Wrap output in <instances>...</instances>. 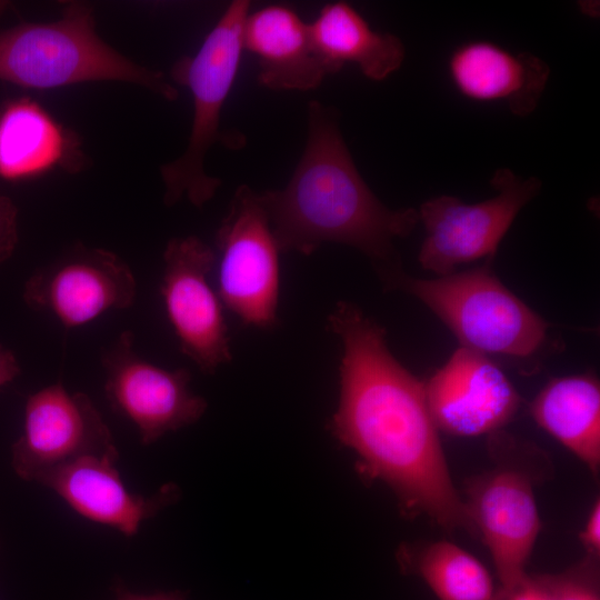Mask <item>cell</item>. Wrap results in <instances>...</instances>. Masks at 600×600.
Here are the masks:
<instances>
[{
  "label": "cell",
  "instance_id": "484cf974",
  "mask_svg": "<svg viewBox=\"0 0 600 600\" xmlns=\"http://www.w3.org/2000/svg\"><path fill=\"white\" fill-rule=\"evenodd\" d=\"M116 597L117 600H186V594L180 591L141 594L132 592L121 584L116 588Z\"/></svg>",
  "mask_w": 600,
  "mask_h": 600
},
{
  "label": "cell",
  "instance_id": "52a82bcc",
  "mask_svg": "<svg viewBox=\"0 0 600 600\" xmlns=\"http://www.w3.org/2000/svg\"><path fill=\"white\" fill-rule=\"evenodd\" d=\"M218 296L246 326L277 323L279 249L259 193L241 184L216 234Z\"/></svg>",
  "mask_w": 600,
  "mask_h": 600
},
{
  "label": "cell",
  "instance_id": "3957f363",
  "mask_svg": "<svg viewBox=\"0 0 600 600\" xmlns=\"http://www.w3.org/2000/svg\"><path fill=\"white\" fill-rule=\"evenodd\" d=\"M0 80L29 89L90 81L129 82L168 101L178 90L160 71L138 64L102 40L91 6L71 3L58 20L0 31Z\"/></svg>",
  "mask_w": 600,
  "mask_h": 600
},
{
  "label": "cell",
  "instance_id": "ac0fdd59",
  "mask_svg": "<svg viewBox=\"0 0 600 600\" xmlns=\"http://www.w3.org/2000/svg\"><path fill=\"white\" fill-rule=\"evenodd\" d=\"M309 26L313 44L332 74L346 63H356L364 77L382 81L404 60L402 41L390 32L373 30L347 2L326 4Z\"/></svg>",
  "mask_w": 600,
  "mask_h": 600
},
{
  "label": "cell",
  "instance_id": "7c38bea8",
  "mask_svg": "<svg viewBox=\"0 0 600 600\" xmlns=\"http://www.w3.org/2000/svg\"><path fill=\"white\" fill-rule=\"evenodd\" d=\"M532 482L524 467L501 462L474 479L467 491L466 507L489 548L500 590L527 574L524 567L540 530Z\"/></svg>",
  "mask_w": 600,
  "mask_h": 600
},
{
  "label": "cell",
  "instance_id": "ffe728a7",
  "mask_svg": "<svg viewBox=\"0 0 600 600\" xmlns=\"http://www.w3.org/2000/svg\"><path fill=\"white\" fill-rule=\"evenodd\" d=\"M414 567L439 600H494L484 566L460 547L433 542L418 552Z\"/></svg>",
  "mask_w": 600,
  "mask_h": 600
},
{
  "label": "cell",
  "instance_id": "44dd1931",
  "mask_svg": "<svg viewBox=\"0 0 600 600\" xmlns=\"http://www.w3.org/2000/svg\"><path fill=\"white\" fill-rule=\"evenodd\" d=\"M583 563L559 576H544L556 600H600L594 571Z\"/></svg>",
  "mask_w": 600,
  "mask_h": 600
},
{
  "label": "cell",
  "instance_id": "5bb4252c",
  "mask_svg": "<svg viewBox=\"0 0 600 600\" xmlns=\"http://www.w3.org/2000/svg\"><path fill=\"white\" fill-rule=\"evenodd\" d=\"M118 460V448L81 456L48 472L38 483L52 490L82 518L132 537L180 493L173 483L149 496L130 491L117 468Z\"/></svg>",
  "mask_w": 600,
  "mask_h": 600
},
{
  "label": "cell",
  "instance_id": "9a60e30c",
  "mask_svg": "<svg viewBox=\"0 0 600 600\" xmlns=\"http://www.w3.org/2000/svg\"><path fill=\"white\" fill-rule=\"evenodd\" d=\"M242 49L256 56L258 82L272 90H311L332 74L317 51L310 26L292 9L269 4L248 13Z\"/></svg>",
  "mask_w": 600,
  "mask_h": 600
},
{
  "label": "cell",
  "instance_id": "9c48e42d",
  "mask_svg": "<svg viewBox=\"0 0 600 600\" xmlns=\"http://www.w3.org/2000/svg\"><path fill=\"white\" fill-rule=\"evenodd\" d=\"M163 263L160 293L180 350L212 373L232 359L222 302L209 282L216 252L194 236L173 238Z\"/></svg>",
  "mask_w": 600,
  "mask_h": 600
},
{
  "label": "cell",
  "instance_id": "603a6c76",
  "mask_svg": "<svg viewBox=\"0 0 600 600\" xmlns=\"http://www.w3.org/2000/svg\"><path fill=\"white\" fill-rule=\"evenodd\" d=\"M494 600H556L544 576L526 574L508 590H499Z\"/></svg>",
  "mask_w": 600,
  "mask_h": 600
},
{
  "label": "cell",
  "instance_id": "8fae6325",
  "mask_svg": "<svg viewBox=\"0 0 600 600\" xmlns=\"http://www.w3.org/2000/svg\"><path fill=\"white\" fill-rule=\"evenodd\" d=\"M136 296V278L120 257L83 244L36 271L22 293L30 309L49 313L67 329L129 308Z\"/></svg>",
  "mask_w": 600,
  "mask_h": 600
},
{
  "label": "cell",
  "instance_id": "8992f818",
  "mask_svg": "<svg viewBox=\"0 0 600 600\" xmlns=\"http://www.w3.org/2000/svg\"><path fill=\"white\" fill-rule=\"evenodd\" d=\"M490 184L497 194L478 203L439 196L420 206L419 221L426 237L418 260L424 270L440 277L456 272L461 264L480 259L492 261L516 217L540 192L542 182L537 177L523 179L501 168L493 173Z\"/></svg>",
  "mask_w": 600,
  "mask_h": 600
},
{
  "label": "cell",
  "instance_id": "5b68a950",
  "mask_svg": "<svg viewBox=\"0 0 600 600\" xmlns=\"http://www.w3.org/2000/svg\"><path fill=\"white\" fill-rule=\"evenodd\" d=\"M250 1H232L192 57H181L170 70L171 79L192 94L193 117L184 152L160 167L163 201L173 206L186 196L202 207L216 193L220 179L204 170V159L221 139L222 107L239 70L242 54L241 31Z\"/></svg>",
  "mask_w": 600,
  "mask_h": 600
},
{
  "label": "cell",
  "instance_id": "4fadbf2b",
  "mask_svg": "<svg viewBox=\"0 0 600 600\" xmlns=\"http://www.w3.org/2000/svg\"><path fill=\"white\" fill-rule=\"evenodd\" d=\"M423 384L437 429L452 436L491 434L514 417L520 404L503 371L488 356L464 347Z\"/></svg>",
  "mask_w": 600,
  "mask_h": 600
},
{
  "label": "cell",
  "instance_id": "cb8c5ba5",
  "mask_svg": "<svg viewBox=\"0 0 600 600\" xmlns=\"http://www.w3.org/2000/svg\"><path fill=\"white\" fill-rule=\"evenodd\" d=\"M581 540L584 543L587 550L594 558L596 554H599L600 550V504L597 501L592 510L590 511L589 518L586 522L584 529L581 533Z\"/></svg>",
  "mask_w": 600,
  "mask_h": 600
},
{
  "label": "cell",
  "instance_id": "6da1fadb",
  "mask_svg": "<svg viewBox=\"0 0 600 600\" xmlns=\"http://www.w3.org/2000/svg\"><path fill=\"white\" fill-rule=\"evenodd\" d=\"M328 323L343 346L332 433L407 509L427 513L448 530L474 531L452 484L423 382L392 356L384 329L354 303L340 301Z\"/></svg>",
  "mask_w": 600,
  "mask_h": 600
},
{
  "label": "cell",
  "instance_id": "d4e9b609",
  "mask_svg": "<svg viewBox=\"0 0 600 600\" xmlns=\"http://www.w3.org/2000/svg\"><path fill=\"white\" fill-rule=\"evenodd\" d=\"M20 373V366L14 353L0 344V388L8 384Z\"/></svg>",
  "mask_w": 600,
  "mask_h": 600
},
{
  "label": "cell",
  "instance_id": "7a4b0ae2",
  "mask_svg": "<svg viewBox=\"0 0 600 600\" xmlns=\"http://www.w3.org/2000/svg\"><path fill=\"white\" fill-rule=\"evenodd\" d=\"M280 252L311 254L324 242L351 246L377 271L400 267L396 238L419 222L413 208L389 209L360 176L340 128L338 111L312 100L308 138L289 183L259 193Z\"/></svg>",
  "mask_w": 600,
  "mask_h": 600
},
{
  "label": "cell",
  "instance_id": "2e32d148",
  "mask_svg": "<svg viewBox=\"0 0 600 600\" xmlns=\"http://www.w3.org/2000/svg\"><path fill=\"white\" fill-rule=\"evenodd\" d=\"M448 71L456 89L477 101H502L510 112L532 113L544 91L550 67L530 52L513 54L489 41H470L457 48Z\"/></svg>",
  "mask_w": 600,
  "mask_h": 600
},
{
  "label": "cell",
  "instance_id": "ba28073f",
  "mask_svg": "<svg viewBox=\"0 0 600 600\" xmlns=\"http://www.w3.org/2000/svg\"><path fill=\"white\" fill-rule=\"evenodd\" d=\"M101 363L110 406L133 424L143 446L194 423L207 410V401L189 388V371L168 370L141 358L129 330L102 352Z\"/></svg>",
  "mask_w": 600,
  "mask_h": 600
},
{
  "label": "cell",
  "instance_id": "e0dca14e",
  "mask_svg": "<svg viewBox=\"0 0 600 600\" xmlns=\"http://www.w3.org/2000/svg\"><path fill=\"white\" fill-rule=\"evenodd\" d=\"M84 164L76 134L30 98L0 109V179L22 181L54 168L78 171Z\"/></svg>",
  "mask_w": 600,
  "mask_h": 600
},
{
  "label": "cell",
  "instance_id": "277c9868",
  "mask_svg": "<svg viewBox=\"0 0 600 600\" xmlns=\"http://www.w3.org/2000/svg\"><path fill=\"white\" fill-rule=\"evenodd\" d=\"M491 262L433 279L411 277L401 266L377 272L387 289L426 304L460 347L486 356L530 358L544 347L550 323L500 281Z\"/></svg>",
  "mask_w": 600,
  "mask_h": 600
},
{
  "label": "cell",
  "instance_id": "7402d4cb",
  "mask_svg": "<svg viewBox=\"0 0 600 600\" xmlns=\"http://www.w3.org/2000/svg\"><path fill=\"white\" fill-rule=\"evenodd\" d=\"M18 238V209L9 197L0 194V264L12 256Z\"/></svg>",
  "mask_w": 600,
  "mask_h": 600
},
{
  "label": "cell",
  "instance_id": "d6986e66",
  "mask_svg": "<svg viewBox=\"0 0 600 600\" xmlns=\"http://www.w3.org/2000/svg\"><path fill=\"white\" fill-rule=\"evenodd\" d=\"M534 421L588 468L600 464V387L591 374L550 380L531 403Z\"/></svg>",
  "mask_w": 600,
  "mask_h": 600
},
{
  "label": "cell",
  "instance_id": "30bf717a",
  "mask_svg": "<svg viewBox=\"0 0 600 600\" xmlns=\"http://www.w3.org/2000/svg\"><path fill=\"white\" fill-rule=\"evenodd\" d=\"M112 433L91 399L62 383L27 399L23 427L11 448V466L26 481H38L74 459L116 449Z\"/></svg>",
  "mask_w": 600,
  "mask_h": 600
}]
</instances>
